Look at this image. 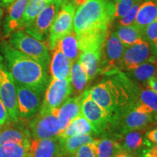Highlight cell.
Segmentation results:
<instances>
[{
    "mask_svg": "<svg viewBox=\"0 0 157 157\" xmlns=\"http://www.w3.org/2000/svg\"><path fill=\"white\" fill-rule=\"evenodd\" d=\"M115 3L111 0H88L78 7L74 31L81 52L101 49L114 20Z\"/></svg>",
    "mask_w": 157,
    "mask_h": 157,
    "instance_id": "obj_1",
    "label": "cell"
},
{
    "mask_svg": "<svg viewBox=\"0 0 157 157\" xmlns=\"http://www.w3.org/2000/svg\"><path fill=\"white\" fill-rule=\"evenodd\" d=\"M140 88L119 68L104 74L101 83L88 90L90 98L111 113L137 103Z\"/></svg>",
    "mask_w": 157,
    "mask_h": 157,
    "instance_id": "obj_2",
    "label": "cell"
},
{
    "mask_svg": "<svg viewBox=\"0 0 157 157\" xmlns=\"http://www.w3.org/2000/svg\"><path fill=\"white\" fill-rule=\"evenodd\" d=\"M0 53L15 83L44 93L50 82L48 69L34 59L12 48L5 39L0 41Z\"/></svg>",
    "mask_w": 157,
    "mask_h": 157,
    "instance_id": "obj_3",
    "label": "cell"
},
{
    "mask_svg": "<svg viewBox=\"0 0 157 157\" xmlns=\"http://www.w3.org/2000/svg\"><path fill=\"white\" fill-rule=\"evenodd\" d=\"M154 122L152 115L139 111L134 105L113 113L107 132L103 136L113 137L131 131L147 129Z\"/></svg>",
    "mask_w": 157,
    "mask_h": 157,
    "instance_id": "obj_4",
    "label": "cell"
},
{
    "mask_svg": "<svg viewBox=\"0 0 157 157\" xmlns=\"http://www.w3.org/2000/svg\"><path fill=\"white\" fill-rule=\"evenodd\" d=\"M7 42L12 48L34 59L48 69L50 63V50L46 42H41L19 29L7 37Z\"/></svg>",
    "mask_w": 157,
    "mask_h": 157,
    "instance_id": "obj_5",
    "label": "cell"
},
{
    "mask_svg": "<svg viewBox=\"0 0 157 157\" xmlns=\"http://www.w3.org/2000/svg\"><path fill=\"white\" fill-rule=\"evenodd\" d=\"M63 5L60 0H53L41 11L32 22L23 28V31L41 42H47L51 25Z\"/></svg>",
    "mask_w": 157,
    "mask_h": 157,
    "instance_id": "obj_6",
    "label": "cell"
},
{
    "mask_svg": "<svg viewBox=\"0 0 157 157\" xmlns=\"http://www.w3.org/2000/svg\"><path fill=\"white\" fill-rule=\"evenodd\" d=\"M0 98L7 109L10 120L19 119L16 85L5 60L0 53Z\"/></svg>",
    "mask_w": 157,
    "mask_h": 157,
    "instance_id": "obj_7",
    "label": "cell"
},
{
    "mask_svg": "<svg viewBox=\"0 0 157 157\" xmlns=\"http://www.w3.org/2000/svg\"><path fill=\"white\" fill-rule=\"evenodd\" d=\"M76 8L73 2L65 3L61 6L51 25L48 40L49 50L53 51L60 39L74 31Z\"/></svg>",
    "mask_w": 157,
    "mask_h": 157,
    "instance_id": "obj_8",
    "label": "cell"
},
{
    "mask_svg": "<svg viewBox=\"0 0 157 157\" xmlns=\"http://www.w3.org/2000/svg\"><path fill=\"white\" fill-rule=\"evenodd\" d=\"M72 93L73 88L70 78L66 79L51 78L44 91L42 106L39 113H46L59 109Z\"/></svg>",
    "mask_w": 157,
    "mask_h": 157,
    "instance_id": "obj_9",
    "label": "cell"
},
{
    "mask_svg": "<svg viewBox=\"0 0 157 157\" xmlns=\"http://www.w3.org/2000/svg\"><path fill=\"white\" fill-rule=\"evenodd\" d=\"M81 113L91 124L96 135L106 133L112 113L98 105L90 98L88 90L83 93Z\"/></svg>",
    "mask_w": 157,
    "mask_h": 157,
    "instance_id": "obj_10",
    "label": "cell"
},
{
    "mask_svg": "<svg viewBox=\"0 0 157 157\" xmlns=\"http://www.w3.org/2000/svg\"><path fill=\"white\" fill-rule=\"evenodd\" d=\"M58 109L46 113H38L29 119L28 126L31 140L52 138L58 136L60 130L57 118Z\"/></svg>",
    "mask_w": 157,
    "mask_h": 157,
    "instance_id": "obj_11",
    "label": "cell"
},
{
    "mask_svg": "<svg viewBox=\"0 0 157 157\" xmlns=\"http://www.w3.org/2000/svg\"><path fill=\"white\" fill-rule=\"evenodd\" d=\"M19 118L29 120L39 113L44 93L15 83Z\"/></svg>",
    "mask_w": 157,
    "mask_h": 157,
    "instance_id": "obj_12",
    "label": "cell"
},
{
    "mask_svg": "<svg viewBox=\"0 0 157 157\" xmlns=\"http://www.w3.org/2000/svg\"><path fill=\"white\" fill-rule=\"evenodd\" d=\"M125 45L118 38L115 32L109 33L101 49L99 74H105L115 68H119Z\"/></svg>",
    "mask_w": 157,
    "mask_h": 157,
    "instance_id": "obj_13",
    "label": "cell"
},
{
    "mask_svg": "<svg viewBox=\"0 0 157 157\" xmlns=\"http://www.w3.org/2000/svg\"><path fill=\"white\" fill-rule=\"evenodd\" d=\"M25 119L7 120L0 126V146L11 144H30L31 137L28 123Z\"/></svg>",
    "mask_w": 157,
    "mask_h": 157,
    "instance_id": "obj_14",
    "label": "cell"
},
{
    "mask_svg": "<svg viewBox=\"0 0 157 157\" xmlns=\"http://www.w3.org/2000/svg\"><path fill=\"white\" fill-rule=\"evenodd\" d=\"M151 52L150 44L146 40L128 46L125 45L119 68L127 72L131 71L152 56Z\"/></svg>",
    "mask_w": 157,
    "mask_h": 157,
    "instance_id": "obj_15",
    "label": "cell"
},
{
    "mask_svg": "<svg viewBox=\"0 0 157 157\" xmlns=\"http://www.w3.org/2000/svg\"><path fill=\"white\" fill-rule=\"evenodd\" d=\"M29 0H15L7 8L3 17L2 36L7 38L12 33L21 29V23Z\"/></svg>",
    "mask_w": 157,
    "mask_h": 157,
    "instance_id": "obj_16",
    "label": "cell"
},
{
    "mask_svg": "<svg viewBox=\"0 0 157 157\" xmlns=\"http://www.w3.org/2000/svg\"><path fill=\"white\" fill-rule=\"evenodd\" d=\"M147 129L131 131L124 135L113 137L112 138L117 141L124 151L139 157L143 148L151 146L145 139V133Z\"/></svg>",
    "mask_w": 157,
    "mask_h": 157,
    "instance_id": "obj_17",
    "label": "cell"
},
{
    "mask_svg": "<svg viewBox=\"0 0 157 157\" xmlns=\"http://www.w3.org/2000/svg\"><path fill=\"white\" fill-rule=\"evenodd\" d=\"M83 93L69 97L58 109V126L60 132L68 126L72 120L81 114ZM59 132V133H60Z\"/></svg>",
    "mask_w": 157,
    "mask_h": 157,
    "instance_id": "obj_18",
    "label": "cell"
},
{
    "mask_svg": "<svg viewBox=\"0 0 157 157\" xmlns=\"http://www.w3.org/2000/svg\"><path fill=\"white\" fill-rule=\"evenodd\" d=\"M60 149L58 137L31 140L27 157H58Z\"/></svg>",
    "mask_w": 157,
    "mask_h": 157,
    "instance_id": "obj_19",
    "label": "cell"
},
{
    "mask_svg": "<svg viewBox=\"0 0 157 157\" xmlns=\"http://www.w3.org/2000/svg\"><path fill=\"white\" fill-rule=\"evenodd\" d=\"M72 63L64 56L58 47L54 49L50 63V71L52 78L66 79L70 78Z\"/></svg>",
    "mask_w": 157,
    "mask_h": 157,
    "instance_id": "obj_20",
    "label": "cell"
},
{
    "mask_svg": "<svg viewBox=\"0 0 157 157\" xmlns=\"http://www.w3.org/2000/svg\"><path fill=\"white\" fill-rule=\"evenodd\" d=\"M84 135H96L91 124L81 113L76 119L71 121L68 126L59 133L58 137L60 139H64L71 136Z\"/></svg>",
    "mask_w": 157,
    "mask_h": 157,
    "instance_id": "obj_21",
    "label": "cell"
},
{
    "mask_svg": "<svg viewBox=\"0 0 157 157\" xmlns=\"http://www.w3.org/2000/svg\"><path fill=\"white\" fill-rule=\"evenodd\" d=\"M89 144L98 157H113L121 150L117 141L109 136L94 138Z\"/></svg>",
    "mask_w": 157,
    "mask_h": 157,
    "instance_id": "obj_22",
    "label": "cell"
},
{
    "mask_svg": "<svg viewBox=\"0 0 157 157\" xmlns=\"http://www.w3.org/2000/svg\"><path fill=\"white\" fill-rule=\"evenodd\" d=\"M157 17V2L146 0L141 3L134 24L145 31V29Z\"/></svg>",
    "mask_w": 157,
    "mask_h": 157,
    "instance_id": "obj_23",
    "label": "cell"
},
{
    "mask_svg": "<svg viewBox=\"0 0 157 157\" xmlns=\"http://www.w3.org/2000/svg\"><path fill=\"white\" fill-rule=\"evenodd\" d=\"M101 49L102 48L98 50L82 52L78 59L85 70L88 81L92 80L99 74Z\"/></svg>",
    "mask_w": 157,
    "mask_h": 157,
    "instance_id": "obj_24",
    "label": "cell"
},
{
    "mask_svg": "<svg viewBox=\"0 0 157 157\" xmlns=\"http://www.w3.org/2000/svg\"><path fill=\"white\" fill-rule=\"evenodd\" d=\"M130 73V76L137 81L147 83L150 78L157 76V60L155 56H151L148 60L137 66Z\"/></svg>",
    "mask_w": 157,
    "mask_h": 157,
    "instance_id": "obj_25",
    "label": "cell"
},
{
    "mask_svg": "<svg viewBox=\"0 0 157 157\" xmlns=\"http://www.w3.org/2000/svg\"><path fill=\"white\" fill-rule=\"evenodd\" d=\"M59 138V137H58ZM93 135H84L71 136L64 139L59 138L60 140V156H74L77 149L83 145L91 142L93 140Z\"/></svg>",
    "mask_w": 157,
    "mask_h": 157,
    "instance_id": "obj_26",
    "label": "cell"
},
{
    "mask_svg": "<svg viewBox=\"0 0 157 157\" xmlns=\"http://www.w3.org/2000/svg\"><path fill=\"white\" fill-rule=\"evenodd\" d=\"M56 46L58 47L64 56L72 63L78 60L82 53L78 48V41L74 31H72L60 39Z\"/></svg>",
    "mask_w": 157,
    "mask_h": 157,
    "instance_id": "obj_27",
    "label": "cell"
},
{
    "mask_svg": "<svg viewBox=\"0 0 157 157\" xmlns=\"http://www.w3.org/2000/svg\"><path fill=\"white\" fill-rule=\"evenodd\" d=\"M115 33L121 42L126 46L146 40L144 31L139 29L134 23L126 26H119Z\"/></svg>",
    "mask_w": 157,
    "mask_h": 157,
    "instance_id": "obj_28",
    "label": "cell"
},
{
    "mask_svg": "<svg viewBox=\"0 0 157 157\" xmlns=\"http://www.w3.org/2000/svg\"><path fill=\"white\" fill-rule=\"evenodd\" d=\"M70 81L73 92L78 94L77 95H82L89 81L85 70L78 60L72 64L70 72Z\"/></svg>",
    "mask_w": 157,
    "mask_h": 157,
    "instance_id": "obj_29",
    "label": "cell"
},
{
    "mask_svg": "<svg viewBox=\"0 0 157 157\" xmlns=\"http://www.w3.org/2000/svg\"><path fill=\"white\" fill-rule=\"evenodd\" d=\"M139 109L143 112L148 113L154 117L155 121L157 119V94L150 88L140 89L138 96Z\"/></svg>",
    "mask_w": 157,
    "mask_h": 157,
    "instance_id": "obj_30",
    "label": "cell"
},
{
    "mask_svg": "<svg viewBox=\"0 0 157 157\" xmlns=\"http://www.w3.org/2000/svg\"><path fill=\"white\" fill-rule=\"evenodd\" d=\"M53 0H29L24 15H23L21 29L32 22L41 11Z\"/></svg>",
    "mask_w": 157,
    "mask_h": 157,
    "instance_id": "obj_31",
    "label": "cell"
},
{
    "mask_svg": "<svg viewBox=\"0 0 157 157\" xmlns=\"http://www.w3.org/2000/svg\"><path fill=\"white\" fill-rule=\"evenodd\" d=\"M30 144L0 146V157H27Z\"/></svg>",
    "mask_w": 157,
    "mask_h": 157,
    "instance_id": "obj_32",
    "label": "cell"
},
{
    "mask_svg": "<svg viewBox=\"0 0 157 157\" xmlns=\"http://www.w3.org/2000/svg\"><path fill=\"white\" fill-rule=\"evenodd\" d=\"M145 39L150 44L152 52L157 56V17L145 29Z\"/></svg>",
    "mask_w": 157,
    "mask_h": 157,
    "instance_id": "obj_33",
    "label": "cell"
},
{
    "mask_svg": "<svg viewBox=\"0 0 157 157\" xmlns=\"http://www.w3.org/2000/svg\"><path fill=\"white\" fill-rule=\"evenodd\" d=\"M138 0H118L115 2L114 19H120Z\"/></svg>",
    "mask_w": 157,
    "mask_h": 157,
    "instance_id": "obj_34",
    "label": "cell"
},
{
    "mask_svg": "<svg viewBox=\"0 0 157 157\" xmlns=\"http://www.w3.org/2000/svg\"><path fill=\"white\" fill-rule=\"evenodd\" d=\"M141 0H138L134 5L129 10V11L119 20V26H126L132 25L135 23L138 9L141 5Z\"/></svg>",
    "mask_w": 157,
    "mask_h": 157,
    "instance_id": "obj_35",
    "label": "cell"
},
{
    "mask_svg": "<svg viewBox=\"0 0 157 157\" xmlns=\"http://www.w3.org/2000/svg\"><path fill=\"white\" fill-rule=\"evenodd\" d=\"M74 156L75 157H98L94 151L90 147L89 143L79 147Z\"/></svg>",
    "mask_w": 157,
    "mask_h": 157,
    "instance_id": "obj_36",
    "label": "cell"
},
{
    "mask_svg": "<svg viewBox=\"0 0 157 157\" xmlns=\"http://www.w3.org/2000/svg\"><path fill=\"white\" fill-rule=\"evenodd\" d=\"M139 157H157V146H152L146 147L141 151Z\"/></svg>",
    "mask_w": 157,
    "mask_h": 157,
    "instance_id": "obj_37",
    "label": "cell"
},
{
    "mask_svg": "<svg viewBox=\"0 0 157 157\" xmlns=\"http://www.w3.org/2000/svg\"><path fill=\"white\" fill-rule=\"evenodd\" d=\"M145 139L150 146L152 145L157 146V128L146 131L145 133Z\"/></svg>",
    "mask_w": 157,
    "mask_h": 157,
    "instance_id": "obj_38",
    "label": "cell"
},
{
    "mask_svg": "<svg viewBox=\"0 0 157 157\" xmlns=\"http://www.w3.org/2000/svg\"><path fill=\"white\" fill-rule=\"evenodd\" d=\"M9 116L7 109L4 105L2 101L0 98V126L4 124L6 121L9 120Z\"/></svg>",
    "mask_w": 157,
    "mask_h": 157,
    "instance_id": "obj_39",
    "label": "cell"
},
{
    "mask_svg": "<svg viewBox=\"0 0 157 157\" xmlns=\"http://www.w3.org/2000/svg\"><path fill=\"white\" fill-rule=\"evenodd\" d=\"M147 85H148V88H150L151 90H152L157 94V76L150 78L147 82Z\"/></svg>",
    "mask_w": 157,
    "mask_h": 157,
    "instance_id": "obj_40",
    "label": "cell"
},
{
    "mask_svg": "<svg viewBox=\"0 0 157 157\" xmlns=\"http://www.w3.org/2000/svg\"><path fill=\"white\" fill-rule=\"evenodd\" d=\"M15 0H0V5L3 9L8 8Z\"/></svg>",
    "mask_w": 157,
    "mask_h": 157,
    "instance_id": "obj_41",
    "label": "cell"
},
{
    "mask_svg": "<svg viewBox=\"0 0 157 157\" xmlns=\"http://www.w3.org/2000/svg\"><path fill=\"white\" fill-rule=\"evenodd\" d=\"M113 157H138V156H135V155L129 154V153H127L124 151L122 150H121L120 151L117 153V154L113 156Z\"/></svg>",
    "mask_w": 157,
    "mask_h": 157,
    "instance_id": "obj_42",
    "label": "cell"
},
{
    "mask_svg": "<svg viewBox=\"0 0 157 157\" xmlns=\"http://www.w3.org/2000/svg\"><path fill=\"white\" fill-rule=\"evenodd\" d=\"M4 17V9L0 5V40L2 36V21Z\"/></svg>",
    "mask_w": 157,
    "mask_h": 157,
    "instance_id": "obj_43",
    "label": "cell"
},
{
    "mask_svg": "<svg viewBox=\"0 0 157 157\" xmlns=\"http://www.w3.org/2000/svg\"><path fill=\"white\" fill-rule=\"evenodd\" d=\"M88 0H74L73 1V4L76 7H78L80 6H82V5H84V3L87 2Z\"/></svg>",
    "mask_w": 157,
    "mask_h": 157,
    "instance_id": "obj_44",
    "label": "cell"
},
{
    "mask_svg": "<svg viewBox=\"0 0 157 157\" xmlns=\"http://www.w3.org/2000/svg\"><path fill=\"white\" fill-rule=\"evenodd\" d=\"M62 2L63 4L65 3H68V2H73L74 0H60Z\"/></svg>",
    "mask_w": 157,
    "mask_h": 157,
    "instance_id": "obj_45",
    "label": "cell"
},
{
    "mask_svg": "<svg viewBox=\"0 0 157 157\" xmlns=\"http://www.w3.org/2000/svg\"><path fill=\"white\" fill-rule=\"evenodd\" d=\"M58 157H75V156H71V155H68V156H58Z\"/></svg>",
    "mask_w": 157,
    "mask_h": 157,
    "instance_id": "obj_46",
    "label": "cell"
},
{
    "mask_svg": "<svg viewBox=\"0 0 157 157\" xmlns=\"http://www.w3.org/2000/svg\"><path fill=\"white\" fill-rule=\"evenodd\" d=\"M113 1H114V2H117V1H118V0H113Z\"/></svg>",
    "mask_w": 157,
    "mask_h": 157,
    "instance_id": "obj_47",
    "label": "cell"
},
{
    "mask_svg": "<svg viewBox=\"0 0 157 157\" xmlns=\"http://www.w3.org/2000/svg\"><path fill=\"white\" fill-rule=\"evenodd\" d=\"M156 122H157V119H156Z\"/></svg>",
    "mask_w": 157,
    "mask_h": 157,
    "instance_id": "obj_48",
    "label": "cell"
}]
</instances>
